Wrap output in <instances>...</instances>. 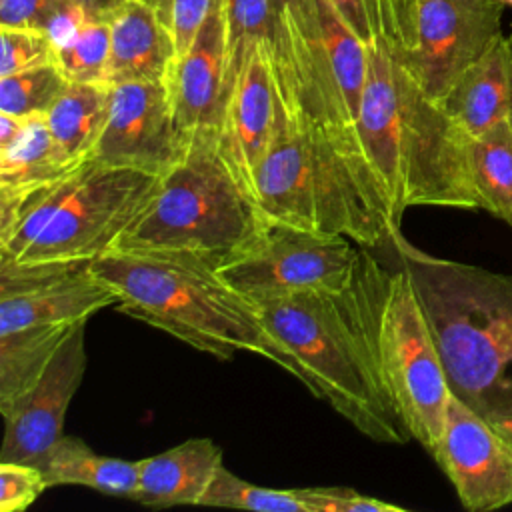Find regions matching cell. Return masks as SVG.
<instances>
[{
  "mask_svg": "<svg viewBox=\"0 0 512 512\" xmlns=\"http://www.w3.org/2000/svg\"><path fill=\"white\" fill-rule=\"evenodd\" d=\"M390 274L362 250L342 290H310L252 302L270 334L292 354L302 384L370 440L410 438L390 398L380 354L378 318Z\"/></svg>",
  "mask_w": 512,
  "mask_h": 512,
  "instance_id": "obj_1",
  "label": "cell"
},
{
  "mask_svg": "<svg viewBox=\"0 0 512 512\" xmlns=\"http://www.w3.org/2000/svg\"><path fill=\"white\" fill-rule=\"evenodd\" d=\"M358 134L396 222L412 206L478 210L468 176V136L426 94L404 64L398 42H368Z\"/></svg>",
  "mask_w": 512,
  "mask_h": 512,
  "instance_id": "obj_2",
  "label": "cell"
},
{
  "mask_svg": "<svg viewBox=\"0 0 512 512\" xmlns=\"http://www.w3.org/2000/svg\"><path fill=\"white\" fill-rule=\"evenodd\" d=\"M276 94L274 132L254 176L268 224L340 234L368 248L400 234L366 152Z\"/></svg>",
  "mask_w": 512,
  "mask_h": 512,
  "instance_id": "obj_3",
  "label": "cell"
},
{
  "mask_svg": "<svg viewBox=\"0 0 512 512\" xmlns=\"http://www.w3.org/2000/svg\"><path fill=\"white\" fill-rule=\"evenodd\" d=\"M408 268L450 390L486 420L512 416V276L390 240Z\"/></svg>",
  "mask_w": 512,
  "mask_h": 512,
  "instance_id": "obj_4",
  "label": "cell"
},
{
  "mask_svg": "<svg viewBox=\"0 0 512 512\" xmlns=\"http://www.w3.org/2000/svg\"><path fill=\"white\" fill-rule=\"evenodd\" d=\"M90 268L120 296L118 310L220 360L258 354L302 382L292 354L264 326L256 306L216 266L182 256L106 252Z\"/></svg>",
  "mask_w": 512,
  "mask_h": 512,
  "instance_id": "obj_5",
  "label": "cell"
},
{
  "mask_svg": "<svg viewBox=\"0 0 512 512\" xmlns=\"http://www.w3.org/2000/svg\"><path fill=\"white\" fill-rule=\"evenodd\" d=\"M160 176L88 158L18 196H0V266L82 264L112 250Z\"/></svg>",
  "mask_w": 512,
  "mask_h": 512,
  "instance_id": "obj_6",
  "label": "cell"
},
{
  "mask_svg": "<svg viewBox=\"0 0 512 512\" xmlns=\"http://www.w3.org/2000/svg\"><path fill=\"white\" fill-rule=\"evenodd\" d=\"M266 228L254 196L224 160L216 132L202 130L192 134L184 158L160 176L112 250L194 258L218 268L256 244Z\"/></svg>",
  "mask_w": 512,
  "mask_h": 512,
  "instance_id": "obj_7",
  "label": "cell"
},
{
  "mask_svg": "<svg viewBox=\"0 0 512 512\" xmlns=\"http://www.w3.org/2000/svg\"><path fill=\"white\" fill-rule=\"evenodd\" d=\"M378 354L394 408L430 454L452 396L446 370L408 268L390 274L378 318Z\"/></svg>",
  "mask_w": 512,
  "mask_h": 512,
  "instance_id": "obj_8",
  "label": "cell"
},
{
  "mask_svg": "<svg viewBox=\"0 0 512 512\" xmlns=\"http://www.w3.org/2000/svg\"><path fill=\"white\" fill-rule=\"evenodd\" d=\"M362 260L348 236L268 224L256 244L220 264L218 274L250 302L310 290L346 288Z\"/></svg>",
  "mask_w": 512,
  "mask_h": 512,
  "instance_id": "obj_9",
  "label": "cell"
},
{
  "mask_svg": "<svg viewBox=\"0 0 512 512\" xmlns=\"http://www.w3.org/2000/svg\"><path fill=\"white\" fill-rule=\"evenodd\" d=\"M404 64L428 96L442 102L462 72L504 32L500 0H408Z\"/></svg>",
  "mask_w": 512,
  "mask_h": 512,
  "instance_id": "obj_10",
  "label": "cell"
},
{
  "mask_svg": "<svg viewBox=\"0 0 512 512\" xmlns=\"http://www.w3.org/2000/svg\"><path fill=\"white\" fill-rule=\"evenodd\" d=\"M190 138L174 122L166 82H118L90 158L162 176L184 158Z\"/></svg>",
  "mask_w": 512,
  "mask_h": 512,
  "instance_id": "obj_11",
  "label": "cell"
},
{
  "mask_svg": "<svg viewBox=\"0 0 512 512\" xmlns=\"http://www.w3.org/2000/svg\"><path fill=\"white\" fill-rule=\"evenodd\" d=\"M120 296L82 264L0 266V334L24 328L76 326Z\"/></svg>",
  "mask_w": 512,
  "mask_h": 512,
  "instance_id": "obj_12",
  "label": "cell"
},
{
  "mask_svg": "<svg viewBox=\"0 0 512 512\" xmlns=\"http://www.w3.org/2000/svg\"><path fill=\"white\" fill-rule=\"evenodd\" d=\"M432 456L466 510H496L512 502V446L454 394Z\"/></svg>",
  "mask_w": 512,
  "mask_h": 512,
  "instance_id": "obj_13",
  "label": "cell"
},
{
  "mask_svg": "<svg viewBox=\"0 0 512 512\" xmlns=\"http://www.w3.org/2000/svg\"><path fill=\"white\" fill-rule=\"evenodd\" d=\"M84 326L74 328L42 376L22 396L0 410L4 418L0 460L38 466L44 454L64 434L68 406L86 370Z\"/></svg>",
  "mask_w": 512,
  "mask_h": 512,
  "instance_id": "obj_14",
  "label": "cell"
},
{
  "mask_svg": "<svg viewBox=\"0 0 512 512\" xmlns=\"http://www.w3.org/2000/svg\"><path fill=\"white\" fill-rule=\"evenodd\" d=\"M276 108L272 42L264 40L250 50L232 78L216 130L224 160L252 196L256 168L274 132Z\"/></svg>",
  "mask_w": 512,
  "mask_h": 512,
  "instance_id": "obj_15",
  "label": "cell"
},
{
  "mask_svg": "<svg viewBox=\"0 0 512 512\" xmlns=\"http://www.w3.org/2000/svg\"><path fill=\"white\" fill-rule=\"evenodd\" d=\"M176 126L184 134L218 130L226 98V18L216 0L190 48L176 58L168 76Z\"/></svg>",
  "mask_w": 512,
  "mask_h": 512,
  "instance_id": "obj_16",
  "label": "cell"
},
{
  "mask_svg": "<svg viewBox=\"0 0 512 512\" xmlns=\"http://www.w3.org/2000/svg\"><path fill=\"white\" fill-rule=\"evenodd\" d=\"M276 86L322 122V24L318 0H270Z\"/></svg>",
  "mask_w": 512,
  "mask_h": 512,
  "instance_id": "obj_17",
  "label": "cell"
},
{
  "mask_svg": "<svg viewBox=\"0 0 512 512\" xmlns=\"http://www.w3.org/2000/svg\"><path fill=\"white\" fill-rule=\"evenodd\" d=\"M106 84L168 82L176 62L174 38L150 0H130L110 18Z\"/></svg>",
  "mask_w": 512,
  "mask_h": 512,
  "instance_id": "obj_18",
  "label": "cell"
},
{
  "mask_svg": "<svg viewBox=\"0 0 512 512\" xmlns=\"http://www.w3.org/2000/svg\"><path fill=\"white\" fill-rule=\"evenodd\" d=\"M440 104L466 136L500 122L512 126V36L502 34L468 66Z\"/></svg>",
  "mask_w": 512,
  "mask_h": 512,
  "instance_id": "obj_19",
  "label": "cell"
},
{
  "mask_svg": "<svg viewBox=\"0 0 512 512\" xmlns=\"http://www.w3.org/2000/svg\"><path fill=\"white\" fill-rule=\"evenodd\" d=\"M222 448L210 438H190L156 456L138 460V488L132 500L150 508L198 506L222 462Z\"/></svg>",
  "mask_w": 512,
  "mask_h": 512,
  "instance_id": "obj_20",
  "label": "cell"
},
{
  "mask_svg": "<svg viewBox=\"0 0 512 512\" xmlns=\"http://www.w3.org/2000/svg\"><path fill=\"white\" fill-rule=\"evenodd\" d=\"M110 84L68 82L44 114L60 164L76 166L90 158L108 114Z\"/></svg>",
  "mask_w": 512,
  "mask_h": 512,
  "instance_id": "obj_21",
  "label": "cell"
},
{
  "mask_svg": "<svg viewBox=\"0 0 512 512\" xmlns=\"http://www.w3.org/2000/svg\"><path fill=\"white\" fill-rule=\"evenodd\" d=\"M38 466L48 486H86L108 496L130 500L138 488V460L96 454L76 436L62 434Z\"/></svg>",
  "mask_w": 512,
  "mask_h": 512,
  "instance_id": "obj_22",
  "label": "cell"
},
{
  "mask_svg": "<svg viewBox=\"0 0 512 512\" xmlns=\"http://www.w3.org/2000/svg\"><path fill=\"white\" fill-rule=\"evenodd\" d=\"M466 162L478 210L512 226V126L500 122L468 136Z\"/></svg>",
  "mask_w": 512,
  "mask_h": 512,
  "instance_id": "obj_23",
  "label": "cell"
},
{
  "mask_svg": "<svg viewBox=\"0 0 512 512\" xmlns=\"http://www.w3.org/2000/svg\"><path fill=\"white\" fill-rule=\"evenodd\" d=\"M72 168L58 162L46 116L26 118L20 136L0 150V196L26 194L64 176Z\"/></svg>",
  "mask_w": 512,
  "mask_h": 512,
  "instance_id": "obj_24",
  "label": "cell"
},
{
  "mask_svg": "<svg viewBox=\"0 0 512 512\" xmlns=\"http://www.w3.org/2000/svg\"><path fill=\"white\" fill-rule=\"evenodd\" d=\"M76 326L24 328L0 334V410L22 396L44 374Z\"/></svg>",
  "mask_w": 512,
  "mask_h": 512,
  "instance_id": "obj_25",
  "label": "cell"
},
{
  "mask_svg": "<svg viewBox=\"0 0 512 512\" xmlns=\"http://www.w3.org/2000/svg\"><path fill=\"white\" fill-rule=\"evenodd\" d=\"M110 58L108 18L86 16L58 46L56 66L68 82H104Z\"/></svg>",
  "mask_w": 512,
  "mask_h": 512,
  "instance_id": "obj_26",
  "label": "cell"
},
{
  "mask_svg": "<svg viewBox=\"0 0 512 512\" xmlns=\"http://www.w3.org/2000/svg\"><path fill=\"white\" fill-rule=\"evenodd\" d=\"M66 86L68 78L56 62L0 76V112L14 118L46 114Z\"/></svg>",
  "mask_w": 512,
  "mask_h": 512,
  "instance_id": "obj_27",
  "label": "cell"
},
{
  "mask_svg": "<svg viewBox=\"0 0 512 512\" xmlns=\"http://www.w3.org/2000/svg\"><path fill=\"white\" fill-rule=\"evenodd\" d=\"M198 506L240 508L254 512H306L296 490H274L256 486L230 472L224 464L216 470Z\"/></svg>",
  "mask_w": 512,
  "mask_h": 512,
  "instance_id": "obj_28",
  "label": "cell"
},
{
  "mask_svg": "<svg viewBox=\"0 0 512 512\" xmlns=\"http://www.w3.org/2000/svg\"><path fill=\"white\" fill-rule=\"evenodd\" d=\"M82 12L64 0H0V26L46 30L58 44L80 20Z\"/></svg>",
  "mask_w": 512,
  "mask_h": 512,
  "instance_id": "obj_29",
  "label": "cell"
},
{
  "mask_svg": "<svg viewBox=\"0 0 512 512\" xmlns=\"http://www.w3.org/2000/svg\"><path fill=\"white\" fill-rule=\"evenodd\" d=\"M56 62V44L42 28L0 26V76Z\"/></svg>",
  "mask_w": 512,
  "mask_h": 512,
  "instance_id": "obj_30",
  "label": "cell"
},
{
  "mask_svg": "<svg viewBox=\"0 0 512 512\" xmlns=\"http://www.w3.org/2000/svg\"><path fill=\"white\" fill-rule=\"evenodd\" d=\"M50 488L36 464L0 460V512H20Z\"/></svg>",
  "mask_w": 512,
  "mask_h": 512,
  "instance_id": "obj_31",
  "label": "cell"
},
{
  "mask_svg": "<svg viewBox=\"0 0 512 512\" xmlns=\"http://www.w3.org/2000/svg\"><path fill=\"white\" fill-rule=\"evenodd\" d=\"M296 494L306 512H404L402 506L342 486L298 488Z\"/></svg>",
  "mask_w": 512,
  "mask_h": 512,
  "instance_id": "obj_32",
  "label": "cell"
},
{
  "mask_svg": "<svg viewBox=\"0 0 512 512\" xmlns=\"http://www.w3.org/2000/svg\"><path fill=\"white\" fill-rule=\"evenodd\" d=\"M150 2L154 4L160 18L170 30L176 44V54L182 56L194 42L200 26L204 24L216 0H150Z\"/></svg>",
  "mask_w": 512,
  "mask_h": 512,
  "instance_id": "obj_33",
  "label": "cell"
},
{
  "mask_svg": "<svg viewBox=\"0 0 512 512\" xmlns=\"http://www.w3.org/2000/svg\"><path fill=\"white\" fill-rule=\"evenodd\" d=\"M338 16L368 44L376 34H388L380 0H330Z\"/></svg>",
  "mask_w": 512,
  "mask_h": 512,
  "instance_id": "obj_34",
  "label": "cell"
},
{
  "mask_svg": "<svg viewBox=\"0 0 512 512\" xmlns=\"http://www.w3.org/2000/svg\"><path fill=\"white\" fill-rule=\"evenodd\" d=\"M386 16V26H388V36H392L398 46L402 48L408 38V0H380Z\"/></svg>",
  "mask_w": 512,
  "mask_h": 512,
  "instance_id": "obj_35",
  "label": "cell"
},
{
  "mask_svg": "<svg viewBox=\"0 0 512 512\" xmlns=\"http://www.w3.org/2000/svg\"><path fill=\"white\" fill-rule=\"evenodd\" d=\"M64 2L90 18H110L120 6H124L130 0H64Z\"/></svg>",
  "mask_w": 512,
  "mask_h": 512,
  "instance_id": "obj_36",
  "label": "cell"
},
{
  "mask_svg": "<svg viewBox=\"0 0 512 512\" xmlns=\"http://www.w3.org/2000/svg\"><path fill=\"white\" fill-rule=\"evenodd\" d=\"M492 424H494V428L504 436V440L512 446V416L502 418V420H494Z\"/></svg>",
  "mask_w": 512,
  "mask_h": 512,
  "instance_id": "obj_37",
  "label": "cell"
},
{
  "mask_svg": "<svg viewBox=\"0 0 512 512\" xmlns=\"http://www.w3.org/2000/svg\"><path fill=\"white\" fill-rule=\"evenodd\" d=\"M500 2H502L506 8H512V0H500Z\"/></svg>",
  "mask_w": 512,
  "mask_h": 512,
  "instance_id": "obj_38",
  "label": "cell"
}]
</instances>
